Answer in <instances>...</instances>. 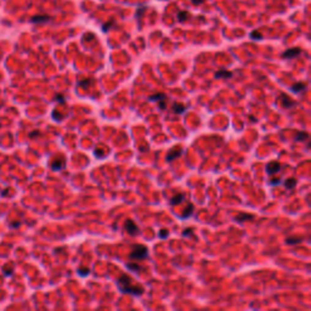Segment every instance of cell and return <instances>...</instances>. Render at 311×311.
I'll list each match as a JSON object with an SVG mask.
<instances>
[{"instance_id": "9c48e42d", "label": "cell", "mask_w": 311, "mask_h": 311, "mask_svg": "<svg viewBox=\"0 0 311 311\" xmlns=\"http://www.w3.org/2000/svg\"><path fill=\"white\" fill-rule=\"evenodd\" d=\"M280 97H281V101H282V107H284V108H291V107L297 105V102L293 101L292 99H289L286 94H282Z\"/></svg>"}, {"instance_id": "ffe728a7", "label": "cell", "mask_w": 311, "mask_h": 311, "mask_svg": "<svg viewBox=\"0 0 311 311\" xmlns=\"http://www.w3.org/2000/svg\"><path fill=\"white\" fill-rule=\"evenodd\" d=\"M190 19L188 11H179L177 12V21L179 22H183V21H186V19Z\"/></svg>"}, {"instance_id": "83f0119b", "label": "cell", "mask_w": 311, "mask_h": 311, "mask_svg": "<svg viewBox=\"0 0 311 311\" xmlns=\"http://www.w3.org/2000/svg\"><path fill=\"white\" fill-rule=\"evenodd\" d=\"M94 155H95L96 158H103L105 152H103L102 150H100V148H97V150H95V151H94Z\"/></svg>"}, {"instance_id": "5bb4252c", "label": "cell", "mask_w": 311, "mask_h": 311, "mask_svg": "<svg viewBox=\"0 0 311 311\" xmlns=\"http://www.w3.org/2000/svg\"><path fill=\"white\" fill-rule=\"evenodd\" d=\"M193 210H194L193 204H188V205L186 207V209L183 210V214L181 215V219H188V218L193 214Z\"/></svg>"}, {"instance_id": "f1b7e54d", "label": "cell", "mask_w": 311, "mask_h": 311, "mask_svg": "<svg viewBox=\"0 0 311 311\" xmlns=\"http://www.w3.org/2000/svg\"><path fill=\"white\" fill-rule=\"evenodd\" d=\"M193 232V229L192 227H188V229L183 230V237H187V236H191V233Z\"/></svg>"}, {"instance_id": "7a4b0ae2", "label": "cell", "mask_w": 311, "mask_h": 311, "mask_svg": "<svg viewBox=\"0 0 311 311\" xmlns=\"http://www.w3.org/2000/svg\"><path fill=\"white\" fill-rule=\"evenodd\" d=\"M147 256H148V248L142 244H134L129 254V258L131 260H144Z\"/></svg>"}, {"instance_id": "1f68e13d", "label": "cell", "mask_w": 311, "mask_h": 311, "mask_svg": "<svg viewBox=\"0 0 311 311\" xmlns=\"http://www.w3.org/2000/svg\"><path fill=\"white\" fill-rule=\"evenodd\" d=\"M55 100L57 101V102H61V103H63L64 102V97H63V95H56V97H55Z\"/></svg>"}, {"instance_id": "603a6c76", "label": "cell", "mask_w": 311, "mask_h": 311, "mask_svg": "<svg viewBox=\"0 0 311 311\" xmlns=\"http://www.w3.org/2000/svg\"><path fill=\"white\" fill-rule=\"evenodd\" d=\"M92 83H94L92 79H84V80H80V82L77 83V85L80 86V88H85V86H89V85L92 84Z\"/></svg>"}, {"instance_id": "8fae6325", "label": "cell", "mask_w": 311, "mask_h": 311, "mask_svg": "<svg viewBox=\"0 0 311 311\" xmlns=\"http://www.w3.org/2000/svg\"><path fill=\"white\" fill-rule=\"evenodd\" d=\"M50 17L49 16H46V15H37V16H34V17H32V19H29L32 23H45V22H49L50 21Z\"/></svg>"}, {"instance_id": "5b68a950", "label": "cell", "mask_w": 311, "mask_h": 311, "mask_svg": "<svg viewBox=\"0 0 311 311\" xmlns=\"http://www.w3.org/2000/svg\"><path fill=\"white\" fill-rule=\"evenodd\" d=\"M124 230L128 232L129 235H136L137 232L140 231L139 226L135 224V221L131 219L125 220V222H124Z\"/></svg>"}, {"instance_id": "9a60e30c", "label": "cell", "mask_w": 311, "mask_h": 311, "mask_svg": "<svg viewBox=\"0 0 311 311\" xmlns=\"http://www.w3.org/2000/svg\"><path fill=\"white\" fill-rule=\"evenodd\" d=\"M173 111H174V113H176V114H183V112L186 111V107H185V105H183V103L175 102L174 105H173Z\"/></svg>"}, {"instance_id": "4dcf8cb0", "label": "cell", "mask_w": 311, "mask_h": 311, "mask_svg": "<svg viewBox=\"0 0 311 311\" xmlns=\"http://www.w3.org/2000/svg\"><path fill=\"white\" fill-rule=\"evenodd\" d=\"M3 271H4V274L6 275V276H11V274H12V267L11 266H6V267H4L3 269Z\"/></svg>"}, {"instance_id": "d590c367", "label": "cell", "mask_w": 311, "mask_h": 311, "mask_svg": "<svg viewBox=\"0 0 311 311\" xmlns=\"http://www.w3.org/2000/svg\"><path fill=\"white\" fill-rule=\"evenodd\" d=\"M38 134H39V131H33V133H30V134H29V136L34 137V135H38Z\"/></svg>"}, {"instance_id": "f546056e", "label": "cell", "mask_w": 311, "mask_h": 311, "mask_svg": "<svg viewBox=\"0 0 311 311\" xmlns=\"http://www.w3.org/2000/svg\"><path fill=\"white\" fill-rule=\"evenodd\" d=\"M269 183H270V185H272V186H276V185H278V183H281V179L280 177H275V179L272 177V179H270Z\"/></svg>"}, {"instance_id": "e0dca14e", "label": "cell", "mask_w": 311, "mask_h": 311, "mask_svg": "<svg viewBox=\"0 0 311 311\" xmlns=\"http://www.w3.org/2000/svg\"><path fill=\"white\" fill-rule=\"evenodd\" d=\"M148 100L150 101H163V100H165L166 101V95L163 94V92H158V94H155V95H151V96L148 97Z\"/></svg>"}, {"instance_id": "44dd1931", "label": "cell", "mask_w": 311, "mask_h": 311, "mask_svg": "<svg viewBox=\"0 0 311 311\" xmlns=\"http://www.w3.org/2000/svg\"><path fill=\"white\" fill-rule=\"evenodd\" d=\"M309 139V134L308 133H305V131H302V133H298L297 134V136H295V141H305V140H308Z\"/></svg>"}, {"instance_id": "52a82bcc", "label": "cell", "mask_w": 311, "mask_h": 311, "mask_svg": "<svg viewBox=\"0 0 311 311\" xmlns=\"http://www.w3.org/2000/svg\"><path fill=\"white\" fill-rule=\"evenodd\" d=\"M254 219V215H252V214H248V213H239L238 215H236L233 220L236 221V222H239V224H242V222H246V221H250V220Z\"/></svg>"}, {"instance_id": "d4e9b609", "label": "cell", "mask_w": 311, "mask_h": 311, "mask_svg": "<svg viewBox=\"0 0 311 311\" xmlns=\"http://www.w3.org/2000/svg\"><path fill=\"white\" fill-rule=\"evenodd\" d=\"M113 23H114L113 21H110V22H106V23H105V25L102 26V32H105V33H106V32H108V30H110V29H111V27L113 26Z\"/></svg>"}, {"instance_id": "ac0fdd59", "label": "cell", "mask_w": 311, "mask_h": 311, "mask_svg": "<svg viewBox=\"0 0 311 311\" xmlns=\"http://www.w3.org/2000/svg\"><path fill=\"white\" fill-rule=\"evenodd\" d=\"M295 185H297V179H294V177H289V179H287V180L284 181V187H286L287 190H292V188H294Z\"/></svg>"}, {"instance_id": "30bf717a", "label": "cell", "mask_w": 311, "mask_h": 311, "mask_svg": "<svg viewBox=\"0 0 311 311\" xmlns=\"http://www.w3.org/2000/svg\"><path fill=\"white\" fill-rule=\"evenodd\" d=\"M289 90L292 92H294V94H300L302 91H305V90H306V84H305V83H302V82L295 83V84L291 85Z\"/></svg>"}, {"instance_id": "6da1fadb", "label": "cell", "mask_w": 311, "mask_h": 311, "mask_svg": "<svg viewBox=\"0 0 311 311\" xmlns=\"http://www.w3.org/2000/svg\"><path fill=\"white\" fill-rule=\"evenodd\" d=\"M131 278L128 275H122L117 280V284H118V289L122 293L125 294H131V295H142L144 294V288L141 286H133L131 284Z\"/></svg>"}, {"instance_id": "7402d4cb", "label": "cell", "mask_w": 311, "mask_h": 311, "mask_svg": "<svg viewBox=\"0 0 311 311\" xmlns=\"http://www.w3.org/2000/svg\"><path fill=\"white\" fill-rule=\"evenodd\" d=\"M77 272H78L79 276H82V277H86L88 275L90 274V269L89 267H79L77 270Z\"/></svg>"}, {"instance_id": "4316f807", "label": "cell", "mask_w": 311, "mask_h": 311, "mask_svg": "<svg viewBox=\"0 0 311 311\" xmlns=\"http://www.w3.org/2000/svg\"><path fill=\"white\" fill-rule=\"evenodd\" d=\"M147 10V6H141V8H139V9L136 10V14H135V16H136L137 19H140L141 16H142V14L145 12Z\"/></svg>"}, {"instance_id": "836d02e7", "label": "cell", "mask_w": 311, "mask_h": 311, "mask_svg": "<svg viewBox=\"0 0 311 311\" xmlns=\"http://www.w3.org/2000/svg\"><path fill=\"white\" fill-rule=\"evenodd\" d=\"M19 224H21V221H14V222H12V224H11L10 226H11V227H19Z\"/></svg>"}, {"instance_id": "cb8c5ba5", "label": "cell", "mask_w": 311, "mask_h": 311, "mask_svg": "<svg viewBox=\"0 0 311 311\" xmlns=\"http://www.w3.org/2000/svg\"><path fill=\"white\" fill-rule=\"evenodd\" d=\"M250 39H253V40H260V39H263V34L259 30H254V32L250 33Z\"/></svg>"}, {"instance_id": "3957f363", "label": "cell", "mask_w": 311, "mask_h": 311, "mask_svg": "<svg viewBox=\"0 0 311 311\" xmlns=\"http://www.w3.org/2000/svg\"><path fill=\"white\" fill-rule=\"evenodd\" d=\"M183 147L176 146V147H174V148H172V150L168 152V155H166V157H165V159H166V162H168V163H172L173 161H175L176 158H179V157L183 155Z\"/></svg>"}, {"instance_id": "e575fe53", "label": "cell", "mask_w": 311, "mask_h": 311, "mask_svg": "<svg viewBox=\"0 0 311 311\" xmlns=\"http://www.w3.org/2000/svg\"><path fill=\"white\" fill-rule=\"evenodd\" d=\"M204 0H192V4H194V5H199V4H202Z\"/></svg>"}, {"instance_id": "ba28073f", "label": "cell", "mask_w": 311, "mask_h": 311, "mask_svg": "<svg viewBox=\"0 0 311 311\" xmlns=\"http://www.w3.org/2000/svg\"><path fill=\"white\" fill-rule=\"evenodd\" d=\"M64 164H66V159H64L63 157L57 158V159H55V161L51 163V169H52L54 172H58V170L63 169Z\"/></svg>"}, {"instance_id": "8992f818", "label": "cell", "mask_w": 311, "mask_h": 311, "mask_svg": "<svg viewBox=\"0 0 311 311\" xmlns=\"http://www.w3.org/2000/svg\"><path fill=\"white\" fill-rule=\"evenodd\" d=\"M302 54V50L299 47H293V49H288L286 50L283 54H282V57L286 58V60H289V58H295L298 56Z\"/></svg>"}, {"instance_id": "4fadbf2b", "label": "cell", "mask_w": 311, "mask_h": 311, "mask_svg": "<svg viewBox=\"0 0 311 311\" xmlns=\"http://www.w3.org/2000/svg\"><path fill=\"white\" fill-rule=\"evenodd\" d=\"M183 199H185V193H179V194H175L174 197L170 199V204H172V205H177V204H180Z\"/></svg>"}, {"instance_id": "277c9868", "label": "cell", "mask_w": 311, "mask_h": 311, "mask_svg": "<svg viewBox=\"0 0 311 311\" xmlns=\"http://www.w3.org/2000/svg\"><path fill=\"white\" fill-rule=\"evenodd\" d=\"M281 169H282V165L280 164L277 161H274V162L267 163V164H266V168H265L266 173L270 175V176H274V175H276L277 173H280Z\"/></svg>"}, {"instance_id": "d6986e66", "label": "cell", "mask_w": 311, "mask_h": 311, "mask_svg": "<svg viewBox=\"0 0 311 311\" xmlns=\"http://www.w3.org/2000/svg\"><path fill=\"white\" fill-rule=\"evenodd\" d=\"M303 237H288L286 239V243L287 244H291V246H294V244H298V243H302Z\"/></svg>"}, {"instance_id": "2e32d148", "label": "cell", "mask_w": 311, "mask_h": 311, "mask_svg": "<svg viewBox=\"0 0 311 311\" xmlns=\"http://www.w3.org/2000/svg\"><path fill=\"white\" fill-rule=\"evenodd\" d=\"M127 269H129L130 271H134V272H139V271H142L144 267L141 265H139L137 263H128L127 264Z\"/></svg>"}, {"instance_id": "d6a6232c", "label": "cell", "mask_w": 311, "mask_h": 311, "mask_svg": "<svg viewBox=\"0 0 311 311\" xmlns=\"http://www.w3.org/2000/svg\"><path fill=\"white\" fill-rule=\"evenodd\" d=\"M159 103H158V106H159V108L162 111H164L165 108H166V105H165L164 102H165V100H163V101H158Z\"/></svg>"}, {"instance_id": "7c38bea8", "label": "cell", "mask_w": 311, "mask_h": 311, "mask_svg": "<svg viewBox=\"0 0 311 311\" xmlns=\"http://www.w3.org/2000/svg\"><path fill=\"white\" fill-rule=\"evenodd\" d=\"M232 77V72H229V71H225V69H221V71H218L216 73H215V78H218V79H221V78H224V79H229Z\"/></svg>"}, {"instance_id": "484cf974", "label": "cell", "mask_w": 311, "mask_h": 311, "mask_svg": "<svg viewBox=\"0 0 311 311\" xmlns=\"http://www.w3.org/2000/svg\"><path fill=\"white\" fill-rule=\"evenodd\" d=\"M158 236H159V238H162V239H165V238L169 236V230L162 229L159 231V235H158Z\"/></svg>"}]
</instances>
